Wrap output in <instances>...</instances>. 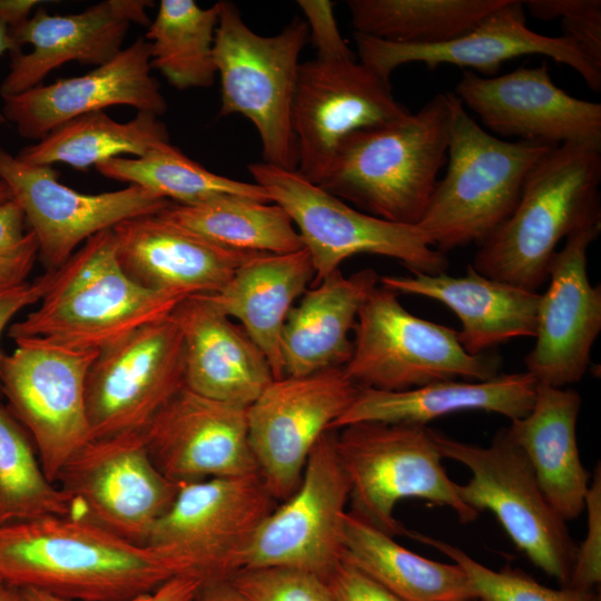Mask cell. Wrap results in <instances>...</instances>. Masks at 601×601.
Instances as JSON below:
<instances>
[{
  "label": "cell",
  "instance_id": "cell-1",
  "mask_svg": "<svg viewBox=\"0 0 601 601\" xmlns=\"http://www.w3.org/2000/svg\"><path fill=\"white\" fill-rule=\"evenodd\" d=\"M0 574L6 584L71 601H132L184 575L151 546L75 515L0 525Z\"/></svg>",
  "mask_w": 601,
  "mask_h": 601
},
{
  "label": "cell",
  "instance_id": "cell-2",
  "mask_svg": "<svg viewBox=\"0 0 601 601\" xmlns=\"http://www.w3.org/2000/svg\"><path fill=\"white\" fill-rule=\"evenodd\" d=\"M599 149L574 144L551 147L529 173L509 218L476 252L480 274L536 292L559 242L601 224Z\"/></svg>",
  "mask_w": 601,
  "mask_h": 601
},
{
  "label": "cell",
  "instance_id": "cell-3",
  "mask_svg": "<svg viewBox=\"0 0 601 601\" xmlns=\"http://www.w3.org/2000/svg\"><path fill=\"white\" fill-rule=\"evenodd\" d=\"M449 119L446 91L415 114L352 134L318 186L372 216L418 225L447 159Z\"/></svg>",
  "mask_w": 601,
  "mask_h": 601
},
{
  "label": "cell",
  "instance_id": "cell-4",
  "mask_svg": "<svg viewBox=\"0 0 601 601\" xmlns=\"http://www.w3.org/2000/svg\"><path fill=\"white\" fill-rule=\"evenodd\" d=\"M183 299L135 283L121 268L112 229H107L88 238L56 269L40 306L13 323L9 336L100 351L168 317Z\"/></svg>",
  "mask_w": 601,
  "mask_h": 601
},
{
  "label": "cell",
  "instance_id": "cell-5",
  "mask_svg": "<svg viewBox=\"0 0 601 601\" xmlns=\"http://www.w3.org/2000/svg\"><path fill=\"white\" fill-rule=\"evenodd\" d=\"M447 97V168L417 225L444 254L486 242L512 214L531 169L553 147L495 137L453 92Z\"/></svg>",
  "mask_w": 601,
  "mask_h": 601
},
{
  "label": "cell",
  "instance_id": "cell-6",
  "mask_svg": "<svg viewBox=\"0 0 601 601\" xmlns=\"http://www.w3.org/2000/svg\"><path fill=\"white\" fill-rule=\"evenodd\" d=\"M335 446L349 483L351 512L392 536L406 533L394 516L404 499L450 508L463 524L480 514L460 497L427 425L353 423L336 430Z\"/></svg>",
  "mask_w": 601,
  "mask_h": 601
},
{
  "label": "cell",
  "instance_id": "cell-7",
  "mask_svg": "<svg viewBox=\"0 0 601 601\" xmlns=\"http://www.w3.org/2000/svg\"><path fill=\"white\" fill-rule=\"evenodd\" d=\"M308 36L306 21L297 18L275 36H260L244 22L234 3L220 1L214 42L219 114L246 117L259 135L264 162L287 170L297 169L290 112Z\"/></svg>",
  "mask_w": 601,
  "mask_h": 601
},
{
  "label": "cell",
  "instance_id": "cell-8",
  "mask_svg": "<svg viewBox=\"0 0 601 601\" xmlns=\"http://www.w3.org/2000/svg\"><path fill=\"white\" fill-rule=\"evenodd\" d=\"M353 333L352 356L343 368L359 387L397 392L500 374L497 354L466 353L456 329L411 314L398 294L381 284L361 307Z\"/></svg>",
  "mask_w": 601,
  "mask_h": 601
},
{
  "label": "cell",
  "instance_id": "cell-9",
  "mask_svg": "<svg viewBox=\"0 0 601 601\" xmlns=\"http://www.w3.org/2000/svg\"><path fill=\"white\" fill-rule=\"evenodd\" d=\"M248 170L254 183L290 217L314 267L312 285L361 254L394 258L412 274L435 275L449 267L446 255L431 245L417 225L388 221L356 209L296 170L267 162L250 164Z\"/></svg>",
  "mask_w": 601,
  "mask_h": 601
},
{
  "label": "cell",
  "instance_id": "cell-10",
  "mask_svg": "<svg viewBox=\"0 0 601 601\" xmlns=\"http://www.w3.org/2000/svg\"><path fill=\"white\" fill-rule=\"evenodd\" d=\"M443 459L456 461L471 473L457 483L462 501L476 512H492L512 542L541 571L566 587L578 544L544 495L526 457L508 427L489 446L454 440L432 430Z\"/></svg>",
  "mask_w": 601,
  "mask_h": 601
},
{
  "label": "cell",
  "instance_id": "cell-11",
  "mask_svg": "<svg viewBox=\"0 0 601 601\" xmlns=\"http://www.w3.org/2000/svg\"><path fill=\"white\" fill-rule=\"evenodd\" d=\"M278 505L258 473L179 484L147 545L203 584L228 580L253 534Z\"/></svg>",
  "mask_w": 601,
  "mask_h": 601
},
{
  "label": "cell",
  "instance_id": "cell-12",
  "mask_svg": "<svg viewBox=\"0 0 601 601\" xmlns=\"http://www.w3.org/2000/svg\"><path fill=\"white\" fill-rule=\"evenodd\" d=\"M0 361V392L30 435L47 477L90 441L85 386L98 351L68 348L42 338L14 339Z\"/></svg>",
  "mask_w": 601,
  "mask_h": 601
},
{
  "label": "cell",
  "instance_id": "cell-13",
  "mask_svg": "<svg viewBox=\"0 0 601 601\" xmlns=\"http://www.w3.org/2000/svg\"><path fill=\"white\" fill-rule=\"evenodd\" d=\"M56 484L75 516L142 545L179 489L154 464L142 432L90 440L63 465Z\"/></svg>",
  "mask_w": 601,
  "mask_h": 601
},
{
  "label": "cell",
  "instance_id": "cell-14",
  "mask_svg": "<svg viewBox=\"0 0 601 601\" xmlns=\"http://www.w3.org/2000/svg\"><path fill=\"white\" fill-rule=\"evenodd\" d=\"M184 386V342L171 315L104 347L86 378L90 440L141 432Z\"/></svg>",
  "mask_w": 601,
  "mask_h": 601
},
{
  "label": "cell",
  "instance_id": "cell-15",
  "mask_svg": "<svg viewBox=\"0 0 601 601\" xmlns=\"http://www.w3.org/2000/svg\"><path fill=\"white\" fill-rule=\"evenodd\" d=\"M336 430L312 450L294 493L260 523L240 559V570L286 566L326 580L342 561V532L349 483L335 446Z\"/></svg>",
  "mask_w": 601,
  "mask_h": 601
},
{
  "label": "cell",
  "instance_id": "cell-16",
  "mask_svg": "<svg viewBox=\"0 0 601 601\" xmlns=\"http://www.w3.org/2000/svg\"><path fill=\"white\" fill-rule=\"evenodd\" d=\"M407 114L391 82L355 58L315 57L300 63L290 112L296 171L318 185L348 136Z\"/></svg>",
  "mask_w": 601,
  "mask_h": 601
},
{
  "label": "cell",
  "instance_id": "cell-17",
  "mask_svg": "<svg viewBox=\"0 0 601 601\" xmlns=\"http://www.w3.org/2000/svg\"><path fill=\"white\" fill-rule=\"evenodd\" d=\"M343 367L274 380L247 408L258 474L276 501L297 489L319 439L356 398Z\"/></svg>",
  "mask_w": 601,
  "mask_h": 601
},
{
  "label": "cell",
  "instance_id": "cell-18",
  "mask_svg": "<svg viewBox=\"0 0 601 601\" xmlns=\"http://www.w3.org/2000/svg\"><path fill=\"white\" fill-rule=\"evenodd\" d=\"M0 181L22 209L47 270L60 268L91 236L131 217L159 214L173 204L132 185L80 193L63 185L52 166L26 164L1 145Z\"/></svg>",
  "mask_w": 601,
  "mask_h": 601
},
{
  "label": "cell",
  "instance_id": "cell-19",
  "mask_svg": "<svg viewBox=\"0 0 601 601\" xmlns=\"http://www.w3.org/2000/svg\"><path fill=\"white\" fill-rule=\"evenodd\" d=\"M453 93L501 137L601 150V104L578 99L559 88L545 60L493 77L464 70Z\"/></svg>",
  "mask_w": 601,
  "mask_h": 601
},
{
  "label": "cell",
  "instance_id": "cell-20",
  "mask_svg": "<svg viewBox=\"0 0 601 601\" xmlns=\"http://www.w3.org/2000/svg\"><path fill=\"white\" fill-rule=\"evenodd\" d=\"M354 40L359 62L387 82L396 68L410 62H422L431 69L443 63L454 65L493 77L508 60L541 55L571 67L592 90L601 91V72L571 40L531 30L525 22L523 1L519 0H504L472 30L447 42L403 45L357 32Z\"/></svg>",
  "mask_w": 601,
  "mask_h": 601
},
{
  "label": "cell",
  "instance_id": "cell-21",
  "mask_svg": "<svg viewBox=\"0 0 601 601\" xmlns=\"http://www.w3.org/2000/svg\"><path fill=\"white\" fill-rule=\"evenodd\" d=\"M601 224L565 238L548 269L549 286L540 294L534 347L524 365L540 385L564 387L588 371L591 348L601 331V288L588 276V248Z\"/></svg>",
  "mask_w": 601,
  "mask_h": 601
},
{
  "label": "cell",
  "instance_id": "cell-22",
  "mask_svg": "<svg viewBox=\"0 0 601 601\" xmlns=\"http://www.w3.org/2000/svg\"><path fill=\"white\" fill-rule=\"evenodd\" d=\"M247 408L184 386L141 431L154 464L178 485L258 473Z\"/></svg>",
  "mask_w": 601,
  "mask_h": 601
},
{
  "label": "cell",
  "instance_id": "cell-23",
  "mask_svg": "<svg viewBox=\"0 0 601 601\" xmlns=\"http://www.w3.org/2000/svg\"><path fill=\"white\" fill-rule=\"evenodd\" d=\"M6 121L39 141L58 126L111 106H130L160 116L167 102L151 76L149 42L138 37L116 57L91 71L2 97Z\"/></svg>",
  "mask_w": 601,
  "mask_h": 601
},
{
  "label": "cell",
  "instance_id": "cell-24",
  "mask_svg": "<svg viewBox=\"0 0 601 601\" xmlns=\"http://www.w3.org/2000/svg\"><path fill=\"white\" fill-rule=\"evenodd\" d=\"M149 0H105L78 13L50 14L38 7L11 37L20 51L11 55L10 70L0 86L2 97L42 83L62 65L77 61L98 67L116 57L132 23L149 26Z\"/></svg>",
  "mask_w": 601,
  "mask_h": 601
},
{
  "label": "cell",
  "instance_id": "cell-25",
  "mask_svg": "<svg viewBox=\"0 0 601 601\" xmlns=\"http://www.w3.org/2000/svg\"><path fill=\"white\" fill-rule=\"evenodd\" d=\"M124 272L138 285L184 298L221 289L252 256L223 248L159 214L112 228Z\"/></svg>",
  "mask_w": 601,
  "mask_h": 601
},
{
  "label": "cell",
  "instance_id": "cell-26",
  "mask_svg": "<svg viewBox=\"0 0 601 601\" xmlns=\"http://www.w3.org/2000/svg\"><path fill=\"white\" fill-rule=\"evenodd\" d=\"M185 351V386L218 401L248 407L274 381L268 359L246 331L199 295L170 314Z\"/></svg>",
  "mask_w": 601,
  "mask_h": 601
},
{
  "label": "cell",
  "instance_id": "cell-27",
  "mask_svg": "<svg viewBox=\"0 0 601 601\" xmlns=\"http://www.w3.org/2000/svg\"><path fill=\"white\" fill-rule=\"evenodd\" d=\"M380 284L398 295L435 299L460 319L457 337L466 353L480 355L518 337H534L540 294L496 280L467 265L463 276L445 272L380 276Z\"/></svg>",
  "mask_w": 601,
  "mask_h": 601
},
{
  "label": "cell",
  "instance_id": "cell-28",
  "mask_svg": "<svg viewBox=\"0 0 601 601\" xmlns=\"http://www.w3.org/2000/svg\"><path fill=\"white\" fill-rule=\"evenodd\" d=\"M380 276L372 268L343 275L341 269L313 285L288 314L280 339L285 376L344 367L353 352L357 316Z\"/></svg>",
  "mask_w": 601,
  "mask_h": 601
},
{
  "label": "cell",
  "instance_id": "cell-29",
  "mask_svg": "<svg viewBox=\"0 0 601 601\" xmlns=\"http://www.w3.org/2000/svg\"><path fill=\"white\" fill-rule=\"evenodd\" d=\"M538 385L531 374L522 372L497 374L486 381H440L397 392L361 387L332 430L358 422L427 425L463 411L496 413L513 421L532 410Z\"/></svg>",
  "mask_w": 601,
  "mask_h": 601
},
{
  "label": "cell",
  "instance_id": "cell-30",
  "mask_svg": "<svg viewBox=\"0 0 601 601\" xmlns=\"http://www.w3.org/2000/svg\"><path fill=\"white\" fill-rule=\"evenodd\" d=\"M580 408L581 396L575 390L539 384L532 410L508 427L548 501L564 521L584 511L591 481L578 446Z\"/></svg>",
  "mask_w": 601,
  "mask_h": 601
},
{
  "label": "cell",
  "instance_id": "cell-31",
  "mask_svg": "<svg viewBox=\"0 0 601 601\" xmlns=\"http://www.w3.org/2000/svg\"><path fill=\"white\" fill-rule=\"evenodd\" d=\"M314 276L305 248L287 254H259L247 259L221 289L199 296L239 322L268 359L274 380H279L284 377L283 328Z\"/></svg>",
  "mask_w": 601,
  "mask_h": 601
},
{
  "label": "cell",
  "instance_id": "cell-32",
  "mask_svg": "<svg viewBox=\"0 0 601 601\" xmlns=\"http://www.w3.org/2000/svg\"><path fill=\"white\" fill-rule=\"evenodd\" d=\"M342 560L352 564L403 601L477 599L464 570L404 548L394 536L346 512Z\"/></svg>",
  "mask_w": 601,
  "mask_h": 601
},
{
  "label": "cell",
  "instance_id": "cell-33",
  "mask_svg": "<svg viewBox=\"0 0 601 601\" xmlns=\"http://www.w3.org/2000/svg\"><path fill=\"white\" fill-rule=\"evenodd\" d=\"M167 142V128L154 114L138 111L131 120L119 122L96 111L58 126L16 157L29 165L66 164L87 170L121 155L144 156Z\"/></svg>",
  "mask_w": 601,
  "mask_h": 601
},
{
  "label": "cell",
  "instance_id": "cell-34",
  "mask_svg": "<svg viewBox=\"0 0 601 601\" xmlns=\"http://www.w3.org/2000/svg\"><path fill=\"white\" fill-rule=\"evenodd\" d=\"M159 215L230 250L287 254L304 248L290 217L275 203L226 195L190 206L171 204Z\"/></svg>",
  "mask_w": 601,
  "mask_h": 601
},
{
  "label": "cell",
  "instance_id": "cell-35",
  "mask_svg": "<svg viewBox=\"0 0 601 601\" xmlns=\"http://www.w3.org/2000/svg\"><path fill=\"white\" fill-rule=\"evenodd\" d=\"M504 0H349L357 33L381 40L430 46L455 39Z\"/></svg>",
  "mask_w": 601,
  "mask_h": 601
},
{
  "label": "cell",
  "instance_id": "cell-36",
  "mask_svg": "<svg viewBox=\"0 0 601 601\" xmlns=\"http://www.w3.org/2000/svg\"><path fill=\"white\" fill-rule=\"evenodd\" d=\"M220 1L200 8L194 0H161L145 39L150 65L179 90L214 85L215 32Z\"/></svg>",
  "mask_w": 601,
  "mask_h": 601
},
{
  "label": "cell",
  "instance_id": "cell-37",
  "mask_svg": "<svg viewBox=\"0 0 601 601\" xmlns=\"http://www.w3.org/2000/svg\"><path fill=\"white\" fill-rule=\"evenodd\" d=\"M96 169L104 177L138 186L176 205H197L226 195L273 203L260 185L209 171L169 142L140 157L105 160Z\"/></svg>",
  "mask_w": 601,
  "mask_h": 601
},
{
  "label": "cell",
  "instance_id": "cell-38",
  "mask_svg": "<svg viewBox=\"0 0 601 601\" xmlns=\"http://www.w3.org/2000/svg\"><path fill=\"white\" fill-rule=\"evenodd\" d=\"M51 515H73L72 503L47 477L30 435L0 395V525Z\"/></svg>",
  "mask_w": 601,
  "mask_h": 601
},
{
  "label": "cell",
  "instance_id": "cell-39",
  "mask_svg": "<svg viewBox=\"0 0 601 601\" xmlns=\"http://www.w3.org/2000/svg\"><path fill=\"white\" fill-rule=\"evenodd\" d=\"M408 536L428 544L444 553L466 573L477 599L482 601H600L597 591L578 590L570 587L552 589L526 573L504 568L495 571L472 559L462 549L418 532Z\"/></svg>",
  "mask_w": 601,
  "mask_h": 601
},
{
  "label": "cell",
  "instance_id": "cell-40",
  "mask_svg": "<svg viewBox=\"0 0 601 601\" xmlns=\"http://www.w3.org/2000/svg\"><path fill=\"white\" fill-rule=\"evenodd\" d=\"M246 601H333L327 581L299 569H243L230 579Z\"/></svg>",
  "mask_w": 601,
  "mask_h": 601
},
{
  "label": "cell",
  "instance_id": "cell-41",
  "mask_svg": "<svg viewBox=\"0 0 601 601\" xmlns=\"http://www.w3.org/2000/svg\"><path fill=\"white\" fill-rule=\"evenodd\" d=\"M523 6L540 20L561 18L562 36L571 40L588 62L601 72L600 0H530L523 1Z\"/></svg>",
  "mask_w": 601,
  "mask_h": 601
},
{
  "label": "cell",
  "instance_id": "cell-42",
  "mask_svg": "<svg viewBox=\"0 0 601 601\" xmlns=\"http://www.w3.org/2000/svg\"><path fill=\"white\" fill-rule=\"evenodd\" d=\"M38 258V240L20 206L12 198L0 203V290L28 282Z\"/></svg>",
  "mask_w": 601,
  "mask_h": 601
},
{
  "label": "cell",
  "instance_id": "cell-43",
  "mask_svg": "<svg viewBox=\"0 0 601 601\" xmlns=\"http://www.w3.org/2000/svg\"><path fill=\"white\" fill-rule=\"evenodd\" d=\"M587 510V532L578 545L573 568L566 587L597 591L601 582V467L600 463L584 500Z\"/></svg>",
  "mask_w": 601,
  "mask_h": 601
},
{
  "label": "cell",
  "instance_id": "cell-44",
  "mask_svg": "<svg viewBox=\"0 0 601 601\" xmlns=\"http://www.w3.org/2000/svg\"><path fill=\"white\" fill-rule=\"evenodd\" d=\"M298 6L307 21L308 31L318 58L346 59L354 53L342 38L334 16V3L329 0H300Z\"/></svg>",
  "mask_w": 601,
  "mask_h": 601
},
{
  "label": "cell",
  "instance_id": "cell-45",
  "mask_svg": "<svg viewBox=\"0 0 601 601\" xmlns=\"http://www.w3.org/2000/svg\"><path fill=\"white\" fill-rule=\"evenodd\" d=\"M327 584L333 601H403L343 560L327 579Z\"/></svg>",
  "mask_w": 601,
  "mask_h": 601
},
{
  "label": "cell",
  "instance_id": "cell-46",
  "mask_svg": "<svg viewBox=\"0 0 601 601\" xmlns=\"http://www.w3.org/2000/svg\"><path fill=\"white\" fill-rule=\"evenodd\" d=\"M201 587L203 582L196 577L177 575L132 601H194ZM20 590L26 601H71L31 588Z\"/></svg>",
  "mask_w": 601,
  "mask_h": 601
},
{
  "label": "cell",
  "instance_id": "cell-47",
  "mask_svg": "<svg viewBox=\"0 0 601 601\" xmlns=\"http://www.w3.org/2000/svg\"><path fill=\"white\" fill-rule=\"evenodd\" d=\"M56 270H47L31 282L0 290V336L10 321L23 308L40 302L52 285ZM3 353L0 351V361Z\"/></svg>",
  "mask_w": 601,
  "mask_h": 601
},
{
  "label": "cell",
  "instance_id": "cell-48",
  "mask_svg": "<svg viewBox=\"0 0 601 601\" xmlns=\"http://www.w3.org/2000/svg\"><path fill=\"white\" fill-rule=\"evenodd\" d=\"M43 1L39 0H0V23L13 32L31 17L33 8Z\"/></svg>",
  "mask_w": 601,
  "mask_h": 601
},
{
  "label": "cell",
  "instance_id": "cell-49",
  "mask_svg": "<svg viewBox=\"0 0 601 601\" xmlns=\"http://www.w3.org/2000/svg\"><path fill=\"white\" fill-rule=\"evenodd\" d=\"M194 601H246L231 581L220 580L203 584Z\"/></svg>",
  "mask_w": 601,
  "mask_h": 601
},
{
  "label": "cell",
  "instance_id": "cell-50",
  "mask_svg": "<svg viewBox=\"0 0 601 601\" xmlns=\"http://www.w3.org/2000/svg\"><path fill=\"white\" fill-rule=\"evenodd\" d=\"M20 51L14 40L12 39L9 29L0 23V57L7 52L10 55ZM6 118L0 110V124H6Z\"/></svg>",
  "mask_w": 601,
  "mask_h": 601
},
{
  "label": "cell",
  "instance_id": "cell-51",
  "mask_svg": "<svg viewBox=\"0 0 601 601\" xmlns=\"http://www.w3.org/2000/svg\"><path fill=\"white\" fill-rule=\"evenodd\" d=\"M0 601H26L20 588L4 584L0 589Z\"/></svg>",
  "mask_w": 601,
  "mask_h": 601
},
{
  "label": "cell",
  "instance_id": "cell-52",
  "mask_svg": "<svg viewBox=\"0 0 601 601\" xmlns=\"http://www.w3.org/2000/svg\"><path fill=\"white\" fill-rule=\"evenodd\" d=\"M11 193L8 186L0 181V203L11 199Z\"/></svg>",
  "mask_w": 601,
  "mask_h": 601
},
{
  "label": "cell",
  "instance_id": "cell-53",
  "mask_svg": "<svg viewBox=\"0 0 601 601\" xmlns=\"http://www.w3.org/2000/svg\"><path fill=\"white\" fill-rule=\"evenodd\" d=\"M4 584H6V583H4V581H3V579H2V577H1V574H0V589H1Z\"/></svg>",
  "mask_w": 601,
  "mask_h": 601
},
{
  "label": "cell",
  "instance_id": "cell-54",
  "mask_svg": "<svg viewBox=\"0 0 601 601\" xmlns=\"http://www.w3.org/2000/svg\"><path fill=\"white\" fill-rule=\"evenodd\" d=\"M460 601H482L480 599L460 600Z\"/></svg>",
  "mask_w": 601,
  "mask_h": 601
}]
</instances>
